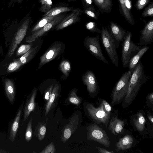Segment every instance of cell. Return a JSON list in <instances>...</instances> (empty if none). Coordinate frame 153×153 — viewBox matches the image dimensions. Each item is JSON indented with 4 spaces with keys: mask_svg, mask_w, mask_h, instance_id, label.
<instances>
[{
    "mask_svg": "<svg viewBox=\"0 0 153 153\" xmlns=\"http://www.w3.org/2000/svg\"><path fill=\"white\" fill-rule=\"evenodd\" d=\"M144 68L141 61H139L132 73L124 99V102L127 105L134 100L142 85L149 78L145 74Z\"/></svg>",
    "mask_w": 153,
    "mask_h": 153,
    "instance_id": "obj_1",
    "label": "cell"
},
{
    "mask_svg": "<svg viewBox=\"0 0 153 153\" xmlns=\"http://www.w3.org/2000/svg\"><path fill=\"white\" fill-rule=\"evenodd\" d=\"M131 74L129 70L124 73L115 85L111 95V104L113 105L119 103L125 97Z\"/></svg>",
    "mask_w": 153,
    "mask_h": 153,
    "instance_id": "obj_2",
    "label": "cell"
},
{
    "mask_svg": "<svg viewBox=\"0 0 153 153\" xmlns=\"http://www.w3.org/2000/svg\"><path fill=\"white\" fill-rule=\"evenodd\" d=\"M101 30V38L102 43L112 63L118 67L119 58L114 40L108 29L102 26Z\"/></svg>",
    "mask_w": 153,
    "mask_h": 153,
    "instance_id": "obj_3",
    "label": "cell"
},
{
    "mask_svg": "<svg viewBox=\"0 0 153 153\" xmlns=\"http://www.w3.org/2000/svg\"><path fill=\"white\" fill-rule=\"evenodd\" d=\"M131 32L127 31L125 38L123 41L121 59L123 67L124 68L128 66L130 60L142 47L134 43L131 40Z\"/></svg>",
    "mask_w": 153,
    "mask_h": 153,
    "instance_id": "obj_4",
    "label": "cell"
},
{
    "mask_svg": "<svg viewBox=\"0 0 153 153\" xmlns=\"http://www.w3.org/2000/svg\"><path fill=\"white\" fill-rule=\"evenodd\" d=\"M28 13L21 21L19 27L13 40L8 56L10 57L13 54L18 45L25 37L27 30L32 22L31 17Z\"/></svg>",
    "mask_w": 153,
    "mask_h": 153,
    "instance_id": "obj_5",
    "label": "cell"
},
{
    "mask_svg": "<svg viewBox=\"0 0 153 153\" xmlns=\"http://www.w3.org/2000/svg\"><path fill=\"white\" fill-rule=\"evenodd\" d=\"M65 48L63 43L60 41L54 42L40 57L37 70L61 55L64 52Z\"/></svg>",
    "mask_w": 153,
    "mask_h": 153,
    "instance_id": "obj_6",
    "label": "cell"
},
{
    "mask_svg": "<svg viewBox=\"0 0 153 153\" xmlns=\"http://www.w3.org/2000/svg\"><path fill=\"white\" fill-rule=\"evenodd\" d=\"M100 35L95 37L88 36L84 41V44L89 52L97 59L103 62L108 63V62L104 57L100 44Z\"/></svg>",
    "mask_w": 153,
    "mask_h": 153,
    "instance_id": "obj_7",
    "label": "cell"
},
{
    "mask_svg": "<svg viewBox=\"0 0 153 153\" xmlns=\"http://www.w3.org/2000/svg\"><path fill=\"white\" fill-rule=\"evenodd\" d=\"M89 140L96 141L104 146L108 147L110 144L109 138L104 129L96 124L89 126L88 129Z\"/></svg>",
    "mask_w": 153,
    "mask_h": 153,
    "instance_id": "obj_8",
    "label": "cell"
},
{
    "mask_svg": "<svg viewBox=\"0 0 153 153\" xmlns=\"http://www.w3.org/2000/svg\"><path fill=\"white\" fill-rule=\"evenodd\" d=\"M86 108L90 117L97 123H102L105 125L108 124L110 115L105 111L102 102L97 108L88 104Z\"/></svg>",
    "mask_w": 153,
    "mask_h": 153,
    "instance_id": "obj_9",
    "label": "cell"
},
{
    "mask_svg": "<svg viewBox=\"0 0 153 153\" xmlns=\"http://www.w3.org/2000/svg\"><path fill=\"white\" fill-rule=\"evenodd\" d=\"M67 15L62 13L57 15L55 18L39 30L31 34L25 39L27 42H31L44 35L48 31L55 27L61 22Z\"/></svg>",
    "mask_w": 153,
    "mask_h": 153,
    "instance_id": "obj_10",
    "label": "cell"
},
{
    "mask_svg": "<svg viewBox=\"0 0 153 153\" xmlns=\"http://www.w3.org/2000/svg\"><path fill=\"white\" fill-rule=\"evenodd\" d=\"M83 13V11L79 8H74L71 12L67 15L57 25L55 28L56 30L65 28L67 27L80 21V16Z\"/></svg>",
    "mask_w": 153,
    "mask_h": 153,
    "instance_id": "obj_11",
    "label": "cell"
},
{
    "mask_svg": "<svg viewBox=\"0 0 153 153\" xmlns=\"http://www.w3.org/2000/svg\"><path fill=\"white\" fill-rule=\"evenodd\" d=\"M140 36L138 45L146 46L153 42V19L149 21L140 31Z\"/></svg>",
    "mask_w": 153,
    "mask_h": 153,
    "instance_id": "obj_12",
    "label": "cell"
},
{
    "mask_svg": "<svg viewBox=\"0 0 153 153\" xmlns=\"http://www.w3.org/2000/svg\"><path fill=\"white\" fill-rule=\"evenodd\" d=\"M82 80L90 94H95L98 91L99 86L96 76L90 70L86 71L82 76Z\"/></svg>",
    "mask_w": 153,
    "mask_h": 153,
    "instance_id": "obj_13",
    "label": "cell"
},
{
    "mask_svg": "<svg viewBox=\"0 0 153 153\" xmlns=\"http://www.w3.org/2000/svg\"><path fill=\"white\" fill-rule=\"evenodd\" d=\"M109 30L114 40L116 48L117 49L120 43L123 41L126 35V32L121 26L113 21L110 22Z\"/></svg>",
    "mask_w": 153,
    "mask_h": 153,
    "instance_id": "obj_14",
    "label": "cell"
},
{
    "mask_svg": "<svg viewBox=\"0 0 153 153\" xmlns=\"http://www.w3.org/2000/svg\"><path fill=\"white\" fill-rule=\"evenodd\" d=\"M119 2L120 14L128 23L132 25H134L135 21L131 11V1L130 0H119Z\"/></svg>",
    "mask_w": 153,
    "mask_h": 153,
    "instance_id": "obj_15",
    "label": "cell"
},
{
    "mask_svg": "<svg viewBox=\"0 0 153 153\" xmlns=\"http://www.w3.org/2000/svg\"><path fill=\"white\" fill-rule=\"evenodd\" d=\"M37 91V88H34L27 97L24 108L23 122H24L27 120L31 112L35 108V98Z\"/></svg>",
    "mask_w": 153,
    "mask_h": 153,
    "instance_id": "obj_16",
    "label": "cell"
},
{
    "mask_svg": "<svg viewBox=\"0 0 153 153\" xmlns=\"http://www.w3.org/2000/svg\"><path fill=\"white\" fill-rule=\"evenodd\" d=\"M23 107V102L19 107L10 128L9 139L12 142L14 141L19 125L20 120Z\"/></svg>",
    "mask_w": 153,
    "mask_h": 153,
    "instance_id": "obj_17",
    "label": "cell"
},
{
    "mask_svg": "<svg viewBox=\"0 0 153 153\" xmlns=\"http://www.w3.org/2000/svg\"><path fill=\"white\" fill-rule=\"evenodd\" d=\"M124 125L123 121L116 117H113L110 121L108 128L112 134L117 135L122 132Z\"/></svg>",
    "mask_w": 153,
    "mask_h": 153,
    "instance_id": "obj_18",
    "label": "cell"
},
{
    "mask_svg": "<svg viewBox=\"0 0 153 153\" xmlns=\"http://www.w3.org/2000/svg\"><path fill=\"white\" fill-rule=\"evenodd\" d=\"M133 141L132 137L128 134L120 138L119 141L117 143V151L124 150L129 149L131 146Z\"/></svg>",
    "mask_w": 153,
    "mask_h": 153,
    "instance_id": "obj_19",
    "label": "cell"
},
{
    "mask_svg": "<svg viewBox=\"0 0 153 153\" xmlns=\"http://www.w3.org/2000/svg\"><path fill=\"white\" fill-rule=\"evenodd\" d=\"M149 48V46H143L136 54L131 59L128 63L129 70L132 73L140 59Z\"/></svg>",
    "mask_w": 153,
    "mask_h": 153,
    "instance_id": "obj_20",
    "label": "cell"
},
{
    "mask_svg": "<svg viewBox=\"0 0 153 153\" xmlns=\"http://www.w3.org/2000/svg\"><path fill=\"white\" fill-rule=\"evenodd\" d=\"M5 90L7 99L10 103L13 104L15 98V91L13 82L10 79H5Z\"/></svg>",
    "mask_w": 153,
    "mask_h": 153,
    "instance_id": "obj_21",
    "label": "cell"
},
{
    "mask_svg": "<svg viewBox=\"0 0 153 153\" xmlns=\"http://www.w3.org/2000/svg\"><path fill=\"white\" fill-rule=\"evenodd\" d=\"M93 1L101 13L111 12L113 6L112 0H93Z\"/></svg>",
    "mask_w": 153,
    "mask_h": 153,
    "instance_id": "obj_22",
    "label": "cell"
},
{
    "mask_svg": "<svg viewBox=\"0 0 153 153\" xmlns=\"http://www.w3.org/2000/svg\"><path fill=\"white\" fill-rule=\"evenodd\" d=\"M74 8L73 7L67 6H57L52 8L48 12L45 13L43 17L55 16L62 13L72 11Z\"/></svg>",
    "mask_w": 153,
    "mask_h": 153,
    "instance_id": "obj_23",
    "label": "cell"
},
{
    "mask_svg": "<svg viewBox=\"0 0 153 153\" xmlns=\"http://www.w3.org/2000/svg\"><path fill=\"white\" fill-rule=\"evenodd\" d=\"M41 45H36L31 48L26 53L24 54L19 60L23 64H24L32 59L39 51Z\"/></svg>",
    "mask_w": 153,
    "mask_h": 153,
    "instance_id": "obj_24",
    "label": "cell"
},
{
    "mask_svg": "<svg viewBox=\"0 0 153 153\" xmlns=\"http://www.w3.org/2000/svg\"><path fill=\"white\" fill-rule=\"evenodd\" d=\"M59 88L60 87L59 84L56 83L53 87L49 99L45 107L46 114H47L49 111L56 98L57 97Z\"/></svg>",
    "mask_w": 153,
    "mask_h": 153,
    "instance_id": "obj_25",
    "label": "cell"
},
{
    "mask_svg": "<svg viewBox=\"0 0 153 153\" xmlns=\"http://www.w3.org/2000/svg\"><path fill=\"white\" fill-rule=\"evenodd\" d=\"M56 16L43 17L33 27L31 31V34L41 29Z\"/></svg>",
    "mask_w": 153,
    "mask_h": 153,
    "instance_id": "obj_26",
    "label": "cell"
},
{
    "mask_svg": "<svg viewBox=\"0 0 153 153\" xmlns=\"http://www.w3.org/2000/svg\"><path fill=\"white\" fill-rule=\"evenodd\" d=\"M134 124L137 129L139 131H142L145 128V119L143 114L140 112L136 114V117L133 120Z\"/></svg>",
    "mask_w": 153,
    "mask_h": 153,
    "instance_id": "obj_27",
    "label": "cell"
},
{
    "mask_svg": "<svg viewBox=\"0 0 153 153\" xmlns=\"http://www.w3.org/2000/svg\"><path fill=\"white\" fill-rule=\"evenodd\" d=\"M59 68L64 75L66 77L68 76L71 69L69 61L67 60L62 61L59 64Z\"/></svg>",
    "mask_w": 153,
    "mask_h": 153,
    "instance_id": "obj_28",
    "label": "cell"
},
{
    "mask_svg": "<svg viewBox=\"0 0 153 153\" xmlns=\"http://www.w3.org/2000/svg\"><path fill=\"white\" fill-rule=\"evenodd\" d=\"M83 13L88 16L96 20L98 19L100 16L99 12L95 9L93 5L84 9Z\"/></svg>",
    "mask_w": 153,
    "mask_h": 153,
    "instance_id": "obj_29",
    "label": "cell"
},
{
    "mask_svg": "<svg viewBox=\"0 0 153 153\" xmlns=\"http://www.w3.org/2000/svg\"><path fill=\"white\" fill-rule=\"evenodd\" d=\"M41 7L39 10L41 12L46 13L52 8V0H39Z\"/></svg>",
    "mask_w": 153,
    "mask_h": 153,
    "instance_id": "obj_30",
    "label": "cell"
},
{
    "mask_svg": "<svg viewBox=\"0 0 153 153\" xmlns=\"http://www.w3.org/2000/svg\"><path fill=\"white\" fill-rule=\"evenodd\" d=\"M85 27L88 30L91 32L100 33L101 32V30L98 28L97 24L95 22H88L86 23Z\"/></svg>",
    "mask_w": 153,
    "mask_h": 153,
    "instance_id": "obj_31",
    "label": "cell"
},
{
    "mask_svg": "<svg viewBox=\"0 0 153 153\" xmlns=\"http://www.w3.org/2000/svg\"><path fill=\"white\" fill-rule=\"evenodd\" d=\"M23 64L18 59L13 61L8 66L7 71L9 72H12L18 69Z\"/></svg>",
    "mask_w": 153,
    "mask_h": 153,
    "instance_id": "obj_32",
    "label": "cell"
},
{
    "mask_svg": "<svg viewBox=\"0 0 153 153\" xmlns=\"http://www.w3.org/2000/svg\"><path fill=\"white\" fill-rule=\"evenodd\" d=\"M32 123L31 118L27 124L25 134V139L27 142H29L31 140L32 136Z\"/></svg>",
    "mask_w": 153,
    "mask_h": 153,
    "instance_id": "obj_33",
    "label": "cell"
},
{
    "mask_svg": "<svg viewBox=\"0 0 153 153\" xmlns=\"http://www.w3.org/2000/svg\"><path fill=\"white\" fill-rule=\"evenodd\" d=\"M69 98L70 102L76 105H79L81 102L80 99L76 95L75 90L73 89L71 91Z\"/></svg>",
    "mask_w": 153,
    "mask_h": 153,
    "instance_id": "obj_34",
    "label": "cell"
},
{
    "mask_svg": "<svg viewBox=\"0 0 153 153\" xmlns=\"http://www.w3.org/2000/svg\"><path fill=\"white\" fill-rule=\"evenodd\" d=\"M141 16L143 17L153 16V2H152L145 8L142 13Z\"/></svg>",
    "mask_w": 153,
    "mask_h": 153,
    "instance_id": "obj_35",
    "label": "cell"
},
{
    "mask_svg": "<svg viewBox=\"0 0 153 153\" xmlns=\"http://www.w3.org/2000/svg\"><path fill=\"white\" fill-rule=\"evenodd\" d=\"M32 47V45L31 44L23 45H21L18 48L16 53V56H19L23 55Z\"/></svg>",
    "mask_w": 153,
    "mask_h": 153,
    "instance_id": "obj_36",
    "label": "cell"
},
{
    "mask_svg": "<svg viewBox=\"0 0 153 153\" xmlns=\"http://www.w3.org/2000/svg\"><path fill=\"white\" fill-rule=\"evenodd\" d=\"M150 0H137L135 3V7L138 10L143 9L150 2Z\"/></svg>",
    "mask_w": 153,
    "mask_h": 153,
    "instance_id": "obj_37",
    "label": "cell"
},
{
    "mask_svg": "<svg viewBox=\"0 0 153 153\" xmlns=\"http://www.w3.org/2000/svg\"><path fill=\"white\" fill-rule=\"evenodd\" d=\"M55 80H53L51 82V84L49 86L48 88L47 89V90L45 93V99L47 101L48 100L52 90H53L54 85V81Z\"/></svg>",
    "mask_w": 153,
    "mask_h": 153,
    "instance_id": "obj_38",
    "label": "cell"
},
{
    "mask_svg": "<svg viewBox=\"0 0 153 153\" xmlns=\"http://www.w3.org/2000/svg\"><path fill=\"white\" fill-rule=\"evenodd\" d=\"M46 128L45 126H41L39 128L38 132L39 139L40 140H42L45 136L46 132Z\"/></svg>",
    "mask_w": 153,
    "mask_h": 153,
    "instance_id": "obj_39",
    "label": "cell"
},
{
    "mask_svg": "<svg viewBox=\"0 0 153 153\" xmlns=\"http://www.w3.org/2000/svg\"><path fill=\"white\" fill-rule=\"evenodd\" d=\"M55 149L53 144L51 143L41 153H53L55 152Z\"/></svg>",
    "mask_w": 153,
    "mask_h": 153,
    "instance_id": "obj_40",
    "label": "cell"
},
{
    "mask_svg": "<svg viewBox=\"0 0 153 153\" xmlns=\"http://www.w3.org/2000/svg\"><path fill=\"white\" fill-rule=\"evenodd\" d=\"M102 103L105 111L108 114L110 115L111 110V106L105 100H102Z\"/></svg>",
    "mask_w": 153,
    "mask_h": 153,
    "instance_id": "obj_41",
    "label": "cell"
},
{
    "mask_svg": "<svg viewBox=\"0 0 153 153\" xmlns=\"http://www.w3.org/2000/svg\"><path fill=\"white\" fill-rule=\"evenodd\" d=\"M84 9L93 5V0H82Z\"/></svg>",
    "mask_w": 153,
    "mask_h": 153,
    "instance_id": "obj_42",
    "label": "cell"
},
{
    "mask_svg": "<svg viewBox=\"0 0 153 153\" xmlns=\"http://www.w3.org/2000/svg\"><path fill=\"white\" fill-rule=\"evenodd\" d=\"M71 129L68 128H66L63 132L64 137L65 139H68L71 137Z\"/></svg>",
    "mask_w": 153,
    "mask_h": 153,
    "instance_id": "obj_43",
    "label": "cell"
},
{
    "mask_svg": "<svg viewBox=\"0 0 153 153\" xmlns=\"http://www.w3.org/2000/svg\"><path fill=\"white\" fill-rule=\"evenodd\" d=\"M23 0H10V1L8 4V7H13L16 3H21Z\"/></svg>",
    "mask_w": 153,
    "mask_h": 153,
    "instance_id": "obj_44",
    "label": "cell"
},
{
    "mask_svg": "<svg viewBox=\"0 0 153 153\" xmlns=\"http://www.w3.org/2000/svg\"><path fill=\"white\" fill-rule=\"evenodd\" d=\"M96 148L98 152L100 153H113L114 152L113 151H110L106 150L100 147H97Z\"/></svg>",
    "mask_w": 153,
    "mask_h": 153,
    "instance_id": "obj_45",
    "label": "cell"
},
{
    "mask_svg": "<svg viewBox=\"0 0 153 153\" xmlns=\"http://www.w3.org/2000/svg\"><path fill=\"white\" fill-rule=\"evenodd\" d=\"M148 98L150 102L153 104V93L152 92L148 96Z\"/></svg>",
    "mask_w": 153,
    "mask_h": 153,
    "instance_id": "obj_46",
    "label": "cell"
},
{
    "mask_svg": "<svg viewBox=\"0 0 153 153\" xmlns=\"http://www.w3.org/2000/svg\"><path fill=\"white\" fill-rule=\"evenodd\" d=\"M148 118L150 122L152 123H153V117L152 116L149 115L148 116Z\"/></svg>",
    "mask_w": 153,
    "mask_h": 153,
    "instance_id": "obj_47",
    "label": "cell"
},
{
    "mask_svg": "<svg viewBox=\"0 0 153 153\" xmlns=\"http://www.w3.org/2000/svg\"><path fill=\"white\" fill-rule=\"evenodd\" d=\"M10 152L6 150L0 149V153H9Z\"/></svg>",
    "mask_w": 153,
    "mask_h": 153,
    "instance_id": "obj_48",
    "label": "cell"
},
{
    "mask_svg": "<svg viewBox=\"0 0 153 153\" xmlns=\"http://www.w3.org/2000/svg\"><path fill=\"white\" fill-rule=\"evenodd\" d=\"M67 0L68 2H70L72 1H76V0Z\"/></svg>",
    "mask_w": 153,
    "mask_h": 153,
    "instance_id": "obj_49",
    "label": "cell"
},
{
    "mask_svg": "<svg viewBox=\"0 0 153 153\" xmlns=\"http://www.w3.org/2000/svg\"><path fill=\"white\" fill-rule=\"evenodd\" d=\"M4 0H3V1H4Z\"/></svg>",
    "mask_w": 153,
    "mask_h": 153,
    "instance_id": "obj_50",
    "label": "cell"
}]
</instances>
